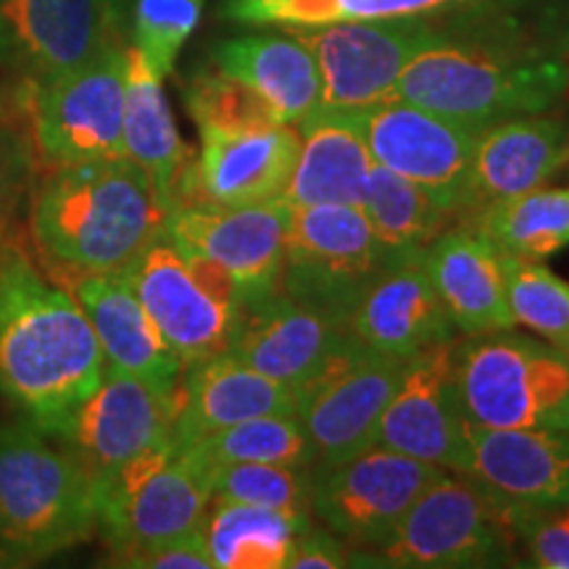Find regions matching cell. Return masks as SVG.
<instances>
[{
  "label": "cell",
  "mask_w": 569,
  "mask_h": 569,
  "mask_svg": "<svg viewBox=\"0 0 569 569\" xmlns=\"http://www.w3.org/2000/svg\"><path fill=\"white\" fill-rule=\"evenodd\" d=\"M567 88L565 48L532 32L519 6H509L446 21L401 71L396 98L486 130L501 119L549 111Z\"/></svg>",
  "instance_id": "obj_1"
},
{
  "label": "cell",
  "mask_w": 569,
  "mask_h": 569,
  "mask_svg": "<svg viewBox=\"0 0 569 569\" xmlns=\"http://www.w3.org/2000/svg\"><path fill=\"white\" fill-rule=\"evenodd\" d=\"M106 377L103 351L74 296L19 251H0V393L59 438Z\"/></svg>",
  "instance_id": "obj_2"
},
{
  "label": "cell",
  "mask_w": 569,
  "mask_h": 569,
  "mask_svg": "<svg viewBox=\"0 0 569 569\" xmlns=\"http://www.w3.org/2000/svg\"><path fill=\"white\" fill-rule=\"evenodd\" d=\"M30 230L53 264L77 274L117 272L167 230V209L127 156L48 163L32 190Z\"/></svg>",
  "instance_id": "obj_3"
},
{
  "label": "cell",
  "mask_w": 569,
  "mask_h": 569,
  "mask_svg": "<svg viewBox=\"0 0 569 569\" xmlns=\"http://www.w3.org/2000/svg\"><path fill=\"white\" fill-rule=\"evenodd\" d=\"M98 530L90 475L32 422L0 425V543L13 559H48Z\"/></svg>",
  "instance_id": "obj_4"
},
{
  "label": "cell",
  "mask_w": 569,
  "mask_h": 569,
  "mask_svg": "<svg viewBox=\"0 0 569 569\" xmlns=\"http://www.w3.org/2000/svg\"><path fill=\"white\" fill-rule=\"evenodd\" d=\"M457 388L467 422L569 432V356L507 330L457 340Z\"/></svg>",
  "instance_id": "obj_5"
},
{
  "label": "cell",
  "mask_w": 569,
  "mask_h": 569,
  "mask_svg": "<svg viewBox=\"0 0 569 569\" xmlns=\"http://www.w3.org/2000/svg\"><path fill=\"white\" fill-rule=\"evenodd\" d=\"M517 536L507 507L478 480L443 469L411 503L390 538L353 559H375V567L467 569L503 567L515 561Z\"/></svg>",
  "instance_id": "obj_6"
},
{
  "label": "cell",
  "mask_w": 569,
  "mask_h": 569,
  "mask_svg": "<svg viewBox=\"0 0 569 569\" xmlns=\"http://www.w3.org/2000/svg\"><path fill=\"white\" fill-rule=\"evenodd\" d=\"M127 282L182 367L230 351L246 301L230 272L182 251L163 230L124 269Z\"/></svg>",
  "instance_id": "obj_7"
},
{
  "label": "cell",
  "mask_w": 569,
  "mask_h": 569,
  "mask_svg": "<svg viewBox=\"0 0 569 569\" xmlns=\"http://www.w3.org/2000/svg\"><path fill=\"white\" fill-rule=\"evenodd\" d=\"M98 530L111 565L201 530L211 503V472L190 448L163 443L98 488Z\"/></svg>",
  "instance_id": "obj_8"
},
{
  "label": "cell",
  "mask_w": 569,
  "mask_h": 569,
  "mask_svg": "<svg viewBox=\"0 0 569 569\" xmlns=\"http://www.w3.org/2000/svg\"><path fill=\"white\" fill-rule=\"evenodd\" d=\"M393 259L375 238L361 206H290L277 290L317 306L348 327V315L361 290Z\"/></svg>",
  "instance_id": "obj_9"
},
{
  "label": "cell",
  "mask_w": 569,
  "mask_h": 569,
  "mask_svg": "<svg viewBox=\"0 0 569 569\" xmlns=\"http://www.w3.org/2000/svg\"><path fill=\"white\" fill-rule=\"evenodd\" d=\"M127 46L111 42L101 56L53 82H27L32 146L48 163L124 156Z\"/></svg>",
  "instance_id": "obj_10"
},
{
  "label": "cell",
  "mask_w": 569,
  "mask_h": 569,
  "mask_svg": "<svg viewBox=\"0 0 569 569\" xmlns=\"http://www.w3.org/2000/svg\"><path fill=\"white\" fill-rule=\"evenodd\" d=\"M446 21H338L284 30L311 53L322 80V109L367 111L393 101L401 71Z\"/></svg>",
  "instance_id": "obj_11"
},
{
  "label": "cell",
  "mask_w": 569,
  "mask_h": 569,
  "mask_svg": "<svg viewBox=\"0 0 569 569\" xmlns=\"http://www.w3.org/2000/svg\"><path fill=\"white\" fill-rule=\"evenodd\" d=\"M440 472L436 465L372 443L338 465L315 467L311 515L346 546L377 549Z\"/></svg>",
  "instance_id": "obj_12"
},
{
  "label": "cell",
  "mask_w": 569,
  "mask_h": 569,
  "mask_svg": "<svg viewBox=\"0 0 569 569\" xmlns=\"http://www.w3.org/2000/svg\"><path fill=\"white\" fill-rule=\"evenodd\" d=\"M401 365L351 336L315 380L296 390V417L315 448V467L338 465L375 443Z\"/></svg>",
  "instance_id": "obj_13"
},
{
  "label": "cell",
  "mask_w": 569,
  "mask_h": 569,
  "mask_svg": "<svg viewBox=\"0 0 569 569\" xmlns=\"http://www.w3.org/2000/svg\"><path fill=\"white\" fill-rule=\"evenodd\" d=\"M361 119L375 163L415 182L459 222L482 130L401 98L361 111Z\"/></svg>",
  "instance_id": "obj_14"
},
{
  "label": "cell",
  "mask_w": 569,
  "mask_h": 569,
  "mask_svg": "<svg viewBox=\"0 0 569 569\" xmlns=\"http://www.w3.org/2000/svg\"><path fill=\"white\" fill-rule=\"evenodd\" d=\"M174 419L177 390L169 393L132 375L106 372L96 393L84 398L56 440L67 443L98 493L134 459L172 443Z\"/></svg>",
  "instance_id": "obj_15"
},
{
  "label": "cell",
  "mask_w": 569,
  "mask_h": 569,
  "mask_svg": "<svg viewBox=\"0 0 569 569\" xmlns=\"http://www.w3.org/2000/svg\"><path fill=\"white\" fill-rule=\"evenodd\" d=\"M122 40V0H0V63L27 82L67 77Z\"/></svg>",
  "instance_id": "obj_16"
},
{
  "label": "cell",
  "mask_w": 569,
  "mask_h": 569,
  "mask_svg": "<svg viewBox=\"0 0 569 569\" xmlns=\"http://www.w3.org/2000/svg\"><path fill=\"white\" fill-rule=\"evenodd\" d=\"M457 340H440L403 361L398 386L377 422L375 443L467 475V417L453 365Z\"/></svg>",
  "instance_id": "obj_17"
},
{
  "label": "cell",
  "mask_w": 569,
  "mask_h": 569,
  "mask_svg": "<svg viewBox=\"0 0 569 569\" xmlns=\"http://www.w3.org/2000/svg\"><path fill=\"white\" fill-rule=\"evenodd\" d=\"M288 224L290 206L284 201L203 203L167 217V232L174 243L230 272L246 306L272 296L280 284Z\"/></svg>",
  "instance_id": "obj_18"
},
{
  "label": "cell",
  "mask_w": 569,
  "mask_h": 569,
  "mask_svg": "<svg viewBox=\"0 0 569 569\" xmlns=\"http://www.w3.org/2000/svg\"><path fill=\"white\" fill-rule=\"evenodd\" d=\"M351 340L346 322L274 290L248 303L230 353L282 386L303 388Z\"/></svg>",
  "instance_id": "obj_19"
},
{
  "label": "cell",
  "mask_w": 569,
  "mask_h": 569,
  "mask_svg": "<svg viewBox=\"0 0 569 569\" xmlns=\"http://www.w3.org/2000/svg\"><path fill=\"white\" fill-rule=\"evenodd\" d=\"M469 469L507 509L569 503V432L482 427L467 422Z\"/></svg>",
  "instance_id": "obj_20"
},
{
  "label": "cell",
  "mask_w": 569,
  "mask_h": 569,
  "mask_svg": "<svg viewBox=\"0 0 569 569\" xmlns=\"http://www.w3.org/2000/svg\"><path fill=\"white\" fill-rule=\"evenodd\" d=\"M348 332L390 359L407 361L422 348L457 338L446 306L440 303L425 253L396 256L361 290L348 315Z\"/></svg>",
  "instance_id": "obj_21"
},
{
  "label": "cell",
  "mask_w": 569,
  "mask_h": 569,
  "mask_svg": "<svg viewBox=\"0 0 569 569\" xmlns=\"http://www.w3.org/2000/svg\"><path fill=\"white\" fill-rule=\"evenodd\" d=\"M569 130L549 111L522 113L486 127L475 146L465 209L469 222L490 206L543 188L567 163Z\"/></svg>",
  "instance_id": "obj_22"
},
{
  "label": "cell",
  "mask_w": 569,
  "mask_h": 569,
  "mask_svg": "<svg viewBox=\"0 0 569 569\" xmlns=\"http://www.w3.org/2000/svg\"><path fill=\"white\" fill-rule=\"evenodd\" d=\"M71 290L96 332L106 372L132 375L169 393L180 388L182 361L142 309L122 269L77 274Z\"/></svg>",
  "instance_id": "obj_23"
},
{
  "label": "cell",
  "mask_w": 569,
  "mask_h": 569,
  "mask_svg": "<svg viewBox=\"0 0 569 569\" xmlns=\"http://www.w3.org/2000/svg\"><path fill=\"white\" fill-rule=\"evenodd\" d=\"M161 82L138 48L127 46L124 156L151 177L169 217L177 209L201 203V193H198L196 159L177 132Z\"/></svg>",
  "instance_id": "obj_24"
},
{
  "label": "cell",
  "mask_w": 569,
  "mask_h": 569,
  "mask_svg": "<svg viewBox=\"0 0 569 569\" xmlns=\"http://www.w3.org/2000/svg\"><path fill=\"white\" fill-rule=\"evenodd\" d=\"M272 415H296L293 388L224 351L182 369L172 440L177 448L193 446L224 427Z\"/></svg>",
  "instance_id": "obj_25"
},
{
  "label": "cell",
  "mask_w": 569,
  "mask_h": 569,
  "mask_svg": "<svg viewBox=\"0 0 569 569\" xmlns=\"http://www.w3.org/2000/svg\"><path fill=\"white\" fill-rule=\"evenodd\" d=\"M298 140L296 124L201 132V156L196 161L201 206L280 201L296 167Z\"/></svg>",
  "instance_id": "obj_26"
},
{
  "label": "cell",
  "mask_w": 569,
  "mask_h": 569,
  "mask_svg": "<svg viewBox=\"0 0 569 569\" xmlns=\"http://www.w3.org/2000/svg\"><path fill=\"white\" fill-rule=\"evenodd\" d=\"M425 267L457 336L517 327L503 290L501 253L465 222L451 224L425 251Z\"/></svg>",
  "instance_id": "obj_27"
},
{
  "label": "cell",
  "mask_w": 569,
  "mask_h": 569,
  "mask_svg": "<svg viewBox=\"0 0 569 569\" xmlns=\"http://www.w3.org/2000/svg\"><path fill=\"white\" fill-rule=\"evenodd\" d=\"M298 156L280 201L361 206L375 159L361 111L319 109L298 124Z\"/></svg>",
  "instance_id": "obj_28"
},
{
  "label": "cell",
  "mask_w": 569,
  "mask_h": 569,
  "mask_svg": "<svg viewBox=\"0 0 569 569\" xmlns=\"http://www.w3.org/2000/svg\"><path fill=\"white\" fill-rule=\"evenodd\" d=\"M213 67L259 92L282 124H301L322 109V80L311 53L293 34L253 32L219 42Z\"/></svg>",
  "instance_id": "obj_29"
},
{
  "label": "cell",
  "mask_w": 569,
  "mask_h": 569,
  "mask_svg": "<svg viewBox=\"0 0 569 569\" xmlns=\"http://www.w3.org/2000/svg\"><path fill=\"white\" fill-rule=\"evenodd\" d=\"M519 3L522 0H222L219 17L240 27L298 30L338 21H457Z\"/></svg>",
  "instance_id": "obj_30"
},
{
  "label": "cell",
  "mask_w": 569,
  "mask_h": 569,
  "mask_svg": "<svg viewBox=\"0 0 569 569\" xmlns=\"http://www.w3.org/2000/svg\"><path fill=\"white\" fill-rule=\"evenodd\" d=\"M309 525L277 509L211 498L201 532L213 569H284L296 536Z\"/></svg>",
  "instance_id": "obj_31"
},
{
  "label": "cell",
  "mask_w": 569,
  "mask_h": 569,
  "mask_svg": "<svg viewBox=\"0 0 569 569\" xmlns=\"http://www.w3.org/2000/svg\"><path fill=\"white\" fill-rule=\"evenodd\" d=\"M475 227L498 253L546 261L569 248V188H536L472 217Z\"/></svg>",
  "instance_id": "obj_32"
},
{
  "label": "cell",
  "mask_w": 569,
  "mask_h": 569,
  "mask_svg": "<svg viewBox=\"0 0 569 569\" xmlns=\"http://www.w3.org/2000/svg\"><path fill=\"white\" fill-rule=\"evenodd\" d=\"M369 227L393 256L425 253L427 246L453 224V213L432 201L415 182L375 163L361 201Z\"/></svg>",
  "instance_id": "obj_33"
},
{
  "label": "cell",
  "mask_w": 569,
  "mask_h": 569,
  "mask_svg": "<svg viewBox=\"0 0 569 569\" xmlns=\"http://www.w3.org/2000/svg\"><path fill=\"white\" fill-rule=\"evenodd\" d=\"M184 448H190L209 472L217 467L248 465V461L290 467L317 465L315 448H311V440L296 415L248 419V422L224 427V430Z\"/></svg>",
  "instance_id": "obj_34"
},
{
  "label": "cell",
  "mask_w": 569,
  "mask_h": 569,
  "mask_svg": "<svg viewBox=\"0 0 569 569\" xmlns=\"http://www.w3.org/2000/svg\"><path fill=\"white\" fill-rule=\"evenodd\" d=\"M503 290L511 319L565 351L569 343V282L543 261L501 253Z\"/></svg>",
  "instance_id": "obj_35"
},
{
  "label": "cell",
  "mask_w": 569,
  "mask_h": 569,
  "mask_svg": "<svg viewBox=\"0 0 569 569\" xmlns=\"http://www.w3.org/2000/svg\"><path fill=\"white\" fill-rule=\"evenodd\" d=\"M311 472L315 467L261 465V461L224 465L211 472V498L256 503V507L284 511L301 522H315Z\"/></svg>",
  "instance_id": "obj_36"
},
{
  "label": "cell",
  "mask_w": 569,
  "mask_h": 569,
  "mask_svg": "<svg viewBox=\"0 0 569 569\" xmlns=\"http://www.w3.org/2000/svg\"><path fill=\"white\" fill-rule=\"evenodd\" d=\"M184 106L198 132H240L282 124L259 92L219 67L196 71L184 84Z\"/></svg>",
  "instance_id": "obj_37"
},
{
  "label": "cell",
  "mask_w": 569,
  "mask_h": 569,
  "mask_svg": "<svg viewBox=\"0 0 569 569\" xmlns=\"http://www.w3.org/2000/svg\"><path fill=\"white\" fill-rule=\"evenodd\" d=\"M206 0H134L132 46L156 74L169 77L184 42L201 24Z\"/></svg>",
  "instance_id": "obj_38"
},
{
  "label": "cell",
  "mask_w": 569,
  "mask_h": 569,
  "mask_svg": "<svg viewBox=\"0 0 569 569\" xmlns=\"http://www.w3.org/2000/svg\"><path fill=\"white\" fill-rule=\"evenodd\" d=\"M530 567L569 569V503L551 509H507Z\"/></svg>",
  "instance_id": "obj_39"
},
{
  "label": "cell",
  "mask_w": 569,
  "mask_h": 569,
  "mask_svg": "<svg viewBox=\"0 0 569 569\" xmlns=\"http://www.w3.org/2000/svg\"><path fill=\"white\" fill-rule=\"evenodd\" d=\"M32 172V138L21 132L17 119L0 106V251L13 213Z\"/></svg>",
  "instance_id": "obj_40"
},
{
  "label": "cell",
  "mask_w": 569,
  "mask_h": 569,
  "mask_svg": "<svg viewBox=\"0 0 569 569\" xmlns=\"http://www.w3.org/2000/svg\"><path fill=\"white\" fill-rule=\"evenodd\" d=\"M113 567L132 569H213L209 546L201 530L169 540V543L153 546V549L130 553L119 559Z\"/></svg>",
  "instance_id": "obj_41"
},
{
  "label": "cell",
  "mask_w": 569,
  "mask_h": 569,
  "mask_svg": "<svg viewBox=\"0 0 569 569\" xmlns=\"http://www.w3.org/2000/svg\"><path fill=\"white\" fill-rule=\"evenodd\" d=\"M351 549L340 540L336 532H330L325 525L315 522L303 532H298L290 549L288 565L284 569H340L348 565Z\"/></svg>",
  "instance_id": "obj_42"
},
{
  "label": "cell",
  "mask_w": 569,
  "mask_h": 569,
  "mask_svg": "<svg viewBox=\"0 0 569 569\" xmlns=\"http://www.w3.org/2000/svg\"><path fill=\"white\" fill-rule=\"evenodd\" d=\"M565 353H567V356H569V343H567V348H565Z\"/></svg>",
  "instance_id": "obj_43"
},
{
  "label": "cell",
  "mask_w": 569,
  "mask_h": 569,
  "mask_svg": "<svg viewBox=\"0 0 569 569\" xmlns=\"http://www.w3.org/2000/svg\"><path fill=\"white\" fill-rule=\"evenodd\" d=\"M567 161H569V148H567Z\"/></svg>",
  "instance_id": "obj_44"
}]
</instances>
